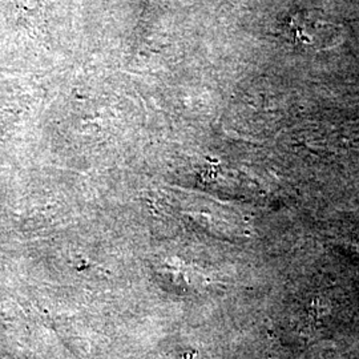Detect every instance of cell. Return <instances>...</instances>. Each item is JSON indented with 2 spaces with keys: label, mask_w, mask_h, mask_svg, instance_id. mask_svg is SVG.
Wrapping results in <instances>:
<instances>
[{
  "label": "cell",
  "mask_w": 359,
  "mask_h": 359,
  "mask_svg": "<svg viewBox=\"0 0 359 359\" xmlns=\"http://www.w3.org/2000/svg\"><path fill=\"white\" fill-rule=\"evenodd\" d=\"M292 38L309 50H329L342 41L341 26L313 13H299L290 19Z\"/></svg>",
  "instance_id": "obj_1"
}]
</instances>
